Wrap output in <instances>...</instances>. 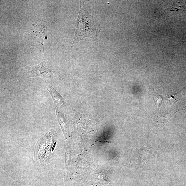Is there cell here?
<instances>
[{
  "label": "cell",
  "mask_w": 186,
  "mask_h": 186,
  "mask_svg": "<svg viewBox=\"0 0 186 186\" xmlns=\"http://www.w3.org/2000/svg\"><path fill=\"white\" fill-rule=\"evenodd\" d=\"M154 98L155 101L157 103L158 106L159 107L161 104L162 103V101L163 100V98L161 96L158 95H154Z\"/></svg>",
  "instance_id": "cell-6"
},
{
  "label": "cell",
  "mask_w": 186,
  "mask_h": 186,
  "mask_svg": "<svg viewBox=\"0 0 186 186\" xmlns=\"http://www.w3.org/2000/svg\"><path fill=\"white\" fill-rule=\"evenodd\" d=\"M44 57L40 63L38 65L29 66L22 70V77L28 78L41 77L53 79L55 77L56 72L45 67L43 65L45 54L44 45L43 46Z\"/></svg>",
  "instance_id": "cell-3"
},
{
  "label": "cell",
  "mask_w": 186,
  "mask_h": 186,
  "mask_svg": "<svg viewBox=\"0 0 186 186\" xmlns=\"http://www.w3.org/2000/svg\"><path fill=\"white\" fill-rule=\"evenodd\" d=\"M57 140V134L53 129L39 139L35 145L34 157L40 165H46L54 160V152Z\"/></svg>",
  "instance_id": "cell-2"
},
{
  "label": "cell",
  "mask_w": 186,
  "mask_h": 186,
  "mask_svg": "<svg viewBox=\"0 0 186 186\" xmlns=\"http://www.w3.org/2000/svg\"><path fill=\"white\" fill-rule=\"evenodd\" d=\"M80 4L73 44H77L86 37L96 38L101 30L99 21L88 13L83 2L80 1Z\"/></svg>",
  "instance_id": "cell-1"
},
{
  "label": "cell",
  "mask_w": 186,
  "mask_h": 186,
  "mask_svg": "<svg viewBox=\"0 0 186 186\" xmlns=\"http://www.w3.org/2000/svg\"><path fill=\"white\" fill-rule=\"evenodd\" d=\"M46 88L49 93L51 95L54 101V106H64L66 105V101L58 93L52 86L49 85L47 86Z\"/></svg>",
  "instance_id": "cell-4"
},
{
  "label": "cell",
  "mask_w": 186,
  "mask_h": 186,
  "mask_svg": "<svg viewBox=\"0 0 186 186\" xmlns=\"http://www.w3.org/2000/svg\"><path fill=\"white\" fill-rule=\"evenodd\" d=\"M176 112L175 110H172L167 112L161 114L159 113L157 115L156 118V125L160 129L163 128L171 117Z\"/></svg>",
  "instance_id": "cell-5"
}]
</instances>
